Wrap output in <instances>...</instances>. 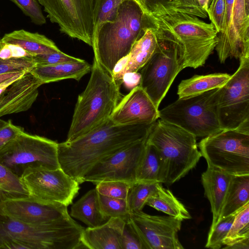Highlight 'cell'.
I'll list each match as a JSON object with an SVG mask.
<instances>
[{
  "label": "cell",
  "mask_w": 249,
  "mask_h": 249,
  "mask_svg": "<svg viewBox=\"0 0 249 249\" xmlns=\"http://www.w3.org/2000/svg\"><path fill=\"white\" fill-rule=\"evenodd\" d=\"M198 5L207 13L208 12L210 0H196Z\"/></svg>",
  "instance_id": "obj_49"
},
{
  "label": "cell",
  "mask_w": 249,
  "mask_h": 249,
  "mask_svg": "<svg viewBox=\"0 0 249 249\" xmlns=\"http://www.w3.org/2000/svg\"><path fill=\"white\" fill-rule=\"evenodd\" d=\"M0 215L31 224L49 222L69 216L67 206L47 203L29 196L0 192Z\"/></svg>",
  "instance_id": "obj_16"
},
{
  "label": "cell",
  "mask_w": 249,
  "mask_h": 249,
  "mask_svg": "<svg viewBox=\"0 0 249 249\" xmlns=\"http://www.w3.org/2000/svg\"><path fill=\"white\" fill-rule=\"evenodd\" d=\"M232 175L217 168L208 165L201 175L205 196L211 206L213 213L210 228L218 222Z\"/></svg>",
  "instance_id": "obj_22"
},
{
  "label": "cell",
  "mask_w": 249,
  "mask_h": 249,
  "mask_svg": "<svg viewBox=\"0 0 249 249\" xmlns=\"http://www.w3.org/2000/svg\"><path fill=\"white\" fill-rule=\"evenodd\" d=\"M158 183L137 181L132 184L126 198L130 213L142 211L148 199L156 191Z\"/></svg>",
  "instance_id": "obj_31"
},
{
  "label": "cell",
  "mask_w": 249,
  "mask_h": 249,
  "mask_svg": "<svg viewBox=\"0 0 249 249\" xmlns=\"http://www.w3.org/2000/svg\"><path fill=\"white\" fill-rule=\"evenodd\" d=\"M143 12H146L155 6L159 4H166L169 1H173L174 0H136Z\"/></svg>",
  "instance_id": "obj_45"
},
{
  "label": "cell",
  "mask_w": 249,
  "mask_h": 249,
  "mask_svg": "<svg viewBox=\"0 0 249 249\" xmlns=\"http://www.w3.org/2000/svg\"><path fill=\"white\" fill-rule=\"evenodd\" d=\"M36 65L49 66L75 61L80 58L68 55L60 50L58 52L37 55L33 57Z\"/></svg>",
  "instance_id": "obj_40"
},
{
  "label": "cell",
  "mask_w": 249,
  "mask_h": 249,
  "mask_svg": "<svg viewBox=\"0 0 249 249\" xmlns=\"http://www.w3.org/2000/svg\"><path fill=\"white\" fill-rule=\"evenodd\" d=\"M122 245V249H147L129 218L126 221L124 228Z\"/></svg>",
  "instance_id": "obj_39"
},
{
  "label": "cell",
  "mask_w": 249,
  "mask_h": 249,
  "mask_svg": "<svg viewBox=\"0 0 249 249\" xmlns=\"http://www.w3.org/2000/svg\"><path fill=\"white\" fill-rule=\"evenodd\" d=\"M22 72L0 74V85Z\"/></svg>",
  "instance_id": "obj_48"
},
{
  "label": "cell",
  "mask_w": 249,
  "mask_h": 249,
  "mask_svg": "<svg viewBox=\"0 0 249 249\" xmlns=\"http://www.w3.org/2000/svg\"><path fill=\"white\" fill-rule=\"evenodd\" d=\"M70 216L93 228L105 223L108 218L102 213L96 189H92L72 204Z\"/></svg>",
  "instance_id": "obj_25"
},
{
  "label": "cell",
  "mask_w": 249,
  "mask_h": 249,
  "mask_svg": "<svg viewBox=\"0 0 249 249\" xmlns=\"http://www.w3.org/2000/svg\"><path fill=\"white\" fill-rule=\"evenodd\" d=\"M15 3L31 21L37 25H42L46 20L38 0H10Z\"/></svg>",
  "instance_id": "obj_38"
},
{
  "label": "cell",
  "mask_w": 249,
  "mask_h": 249,
  "mask_svg": "<svg viewBox=\"0 0 249 249\" xmlns=\"http://www.w3.org/2000/svg\"><path fill=\"white\" fill-rule=\"evenodd\" d=\"M221 88L178 98L159 110V119L178 125L196 137L204 138L216 133L222 130L217 115Z\"/></svg>",
  "instance_id": "obj_7"
},
{
  "label": "cell",
  "mask_w": 249,
  "mask_h": 249,
  "mask_svg": "<svg viewBox=\"0 0 249 249\" xmlns=\"http://www.w3.org/2000/svg\"><path fill=\"white\" fill-rule=\"evenodd\" d=\"M43 84L30 72L25 73L0 95V117L30 109Z\"/></svg>",
  "instance_id": "obj_19"
},
{
  "label": "cell",
  "mask_w": 249,
  "mask_h": 249,
  "mask_svg": "<svg viewBox=\"0 0 249 249\" xmlns=\"http://www.w3.org/2000/svg\"><path fill=\"white\" fill-rule=\"evenodd\" d=\"M198 147L208 165L231 175L249 174V122L204 137Z\"/></svg>",
  "instance_id": "obj_8"
},
{
  "label": "cell",
  "mask_w": 249,
  "mask_h": 249,
  "mask_svg": "<svg viewBox=\"0 0 249 249\" xmlns=\"http://www.w3.org/2000/svg\"><path fill=\"white\" fill-rule=\"evenodd\" d=\"M236 71L221 88L217 115L221 129L249 122V57L239 60Z\"/></svg>",
  "instance_id": "obj_12"
},
{
  "label": "cell",
  "mask_w": 249,
  "mask_h": 249,
  "mask_svg": "<svg viewBox=\"0 0 249 249\" xmlns=\"http://www.w3.org/2000/svg\"><path fill=\"white\" fill-rule=\"evenodd\" d=\"M249 238V202L238 211L233 222L223 240L226 247Z\"/></svg>",
  "instance_id": "obj_32"
},
{
  "label": "cell",
  "mask_w": 249,
  "mask_h": 249,
  "mask_svg": "<svg viewBox=\"0 0 249 249\" xmlns=\"http://www.w3.org/2000/svg\"><path fill=\"white\" fill-rule=\"evenodd\" d=\"M84 229L70 215L38 224L0 215V249H82L80 238Z\"/></svg>",
  "instance_id": "obj_3"
},
{
  "label": "cell",
  "mask_w": 249,
  "mask_h": 249,
  "mask_svg": "<svg viewBox=\"0 0 249 249\" xmlns=\"http://www.w3.org/2000/svg\"><path fill=\"white\" fill-rule=\"evenodd\" d=\"M143 14L145 28L158 40L177 47L183 69L203 66L218 43L212 23L170 5L159 4Z\"/></svg>",
  "instance_id": "obj_1"
},
{
  "label": "cell",
  "mask_w": 249,
  "mask_h": 249,
  "mask_svg": "<svg viewBox=\"0 0 249 249\" xmlns=\"http://www.w3.org/2000/svg\"><path fill=\"white\" fill-rule=\"evenodd\" d=\"M38 0L61 33L92 47L94 0Z\"/></svg>",
  "instance_id": "obj_13"
},
{
  "label": "cell",
  "mask_w": 249,
  "mask_h": 249,
  "mask_svg": "<svg viewBox=\"0 0 249 249\" xmlns=\"http://www.w3.org/2000/svg\"><path fill=\"white\" fill-rule=\"evenodd\" d=\"M25 73L22 72L12 77L0 85V95L2 94L14 82L21 78Z\"/></svg>",
  "instance_id": "obj_46"
},
{
  "label": "cell",
  "mask_w": 249,
  "mask_h": 249,
  "mask_svg": "<svg viewBox=\"0 0 249 249\" xmlns=\"http://www.w3.org/2000/svg\"><path fill=\"white\" fill-rule=\"evenodd\" d=\"M20 178L29 196L47 203L72 204L78 195L79 183L61 168L38 165L26 169Z\"/></svg>",
  "instance_id": "obj_10"
},
{
  "label": "cell",
  "mask_w": 249,
  "mask_h": 249,
  "mask_svg": "<svg viewBox=\"0 0 249 249\" xmlns=\"http://www.w3.org/2000/svg\"><path fill=\"white\" fill-rule=\"evenodd\" d=\"M146 205L181 221L191 218L189 212L168 189L158 183L156 191L148 199Z\"/></svg>",
  "instance_id": "obj_28"
},
{
  "label": "cell",
  "mask_w": 249,
  "mask_h": 249,
  "mask_svg": "<svg viewBox=\"0 0 249 249\" xmlns=\"http://www.w3.org/2000/svg\"><path fill=\"white\" fill-rule=\"evenodd\" d=\"M3 43L17 45L32 56L58 52L54 42L44 35L23 29L6 34L1 39Z\"/></svg>",
  "instance_id": "obj_24"
},
{
  "label": "cell",
  "mask_w": 249,
  "mask_h": 249,
  "mask_svg": "<svg viewBox=\"0 0 249 249\" xmlns=\"http://www.w3.org/2000/svg\"><path fill=\"white\" fill-rule=\"evenodd\" d=\"M88 85L79 95L66 141L74 140L110 118L119 103L120 86L94 59Z\"/></svg>",
  "instance_id": "obj_4"
},
{
  "label": "cell",
  "mask_w": 249,
  "mask_h": 249,
  "mask_svg": "<svg viewBox=\"0 0 249 249\" xmlns=\"http://www.w3.org/2000/svg\"><path fill=\"white\" fill-rule=\"evenodd\" d=\"M245 5L247 10L249 11V0H245Z\"/></svg>",
  "instance_id": "obj_50"
},
{
  "label": "cell",
  "mask_w": 249,
  "mask_h": 249,
  "mask_svg": "<svg viewBox=\"0 0 249 249\" xmlns=\"http://www.w3.org/2000/svg\"><path fill=\"white\" fill-rule=\"evenodd\" d=\"M24 131L23 128L14 125L10 120L6 121L0 119V150Z\"/></svg>",
  "instance_id": "obj_42"
},
{
  "label": "cell",
  "mask_w": 249,
  "mask_h": 249,
  "mask_svg": "<svg viewBox=\"0 0 249 249\" xmlns=\"http://www.w3.org/2000/svg\"><path fill=\"white\" fill-rule=\"evenodd\" d=\"M154 123L119 125L109 118L87 134L58 144L60 168L79 184L97 162L139 141L146 140Z\"/></svg>",
  "instance_id": "obj_2"
},
{
  "label": "cell",
  "mask_w": 249,
  "mask_h": 249,
  "mask_svg": "<svg viewBox=\"0 0 249 249\" xmlns=\"http://www.w3.org/2000/svg\"><path fill=\"white\" fill-rule=\"evenodd\" d=\"M141 79L140 72H132L124 74L123 77L122 82L124 86L131 90L139 86Z\"/></svg>",
  "instance_id": "obj_44"
},
{
  "label": "cell",
  "mask_w": 249,
  "mask_h": 249,
  "mask_svg": "<svg viewBox=\"0 0 249 249\" xmlns=\"http://www.w3.org/2000/svg\"><path fill=\"white\" fill-rule=\"evenodd\" d=\"M211 0H210V1H209V3L211 1Z\"/></svg>",
  "instance_id": "obj_52"
},
{
  "label": "cell",
  "mask_w": 249,
  "mask_h": 249,
  "mask_svg": "<svg viewBox=\"0 0 249 249\" xmlns=\"http://www.w3.org/2000/svg\"><path fill=\"white\" fill-rule=\"evenodd\" d=\"M231 75L214 73L207 75H195L182 80L178 86V98L195 96L223 87Z\"/></svg>",
  "instance_id": "obj_26"
},
{
  "label": "cell",
  "mask_w": 249,
  "mask_h": 249,
  "mask_svg": "<svg viewBox=\"0 0 249 249\" xmlns=\"http://www.w3.org/2000/svg\"><path fill=\"white\" fill-rule=\"evenodd\" d=\"M146 141L137 142L100 160L86 173L82 183L88 181L95 184L110 180L136 182Z\"/></svg>",
  "instance_id": "obj_15"
},
{
  "label": "cell",
  "mask_w": 249,
  "mask_h": 249,
  "mask_svg": "<svg viewBox=\"0 0 249 249\" xmlns=\"http://www.w3.org/2000/svg\"><path fill=\"white\" fill-rule=\"evenodd\" d=\"M158 45L159 40L154 33L150 28H146L128 54L115 65L112 76L116 84L120 87L124 74L139 71L155 53Z\"/></svg>",
  "instance_id": "obj_20"
},
{
  "label": "cell",
  "mask_w": 249,
  "mask_h": 249,
  "mask_svg": "<svg viewBox=\"0 0 249 249\" xmlns=\"http://www.w3.org/2000/svg\"><path fill=\"white\" fill-rule=\"evenodd\" d=\"M137 181L161 183V163L160 158L155 147L147 142L137 171Z\"/></svg>",
  "instance_id": "obj_29"
},
{
  "label": "cell",
  "mask_w": 249,
  "mask_h": 249,
  "mask_svg": "<svg viewBox=\"0 0 249 249\" xmlns=\"http://www.w3.org/2000/svg\"><path fill=\"white\" fill-rule=\"evenodd\" d=\"M196 137L174 124L158 119L147 142L157 150L161 163V183L171 184L194 168L200 159Z\"/></svg>",
  "instance_id": "obj_6"
},
{
  "label": "cell",
  "mask_w": 249,
  "mask_h": 249,
  "mask_svg": "<svg viewBox=\"0 0 249 249\" xmlns=\"http://www.w3.org/2000/svg\"><path fill=\"white\" fill-rule=\"evenodd\" d=\"M196 2H197V0H195Z\"/></svg>",
  "instance_id": "obj_53"
},
{
  "label": "cell",
  "mask_w": 249,
  "mask_h": 249,
  "mask_svg": "<svg viewBox=\"0 0 249 249\" xmlns=\"http://www.w3.org/2000/svg\"><path fill=\"white\" fill-rule=\"evenodd\" d=\"M35 66L33 57L0 59V74L30 72Z\"/></svg>",
  "instance_id": "obj_37"
},
{
  "label": "cell",
  "mask_w": 249,
  "mask_h": 249,
  "mask_svg": "<svg viewBox=\"0 0 249 249\" xmlns=\"http://www.w3.org/2000/svg\"><path fill=\"white\" fill-rule=\"evenodd\" d=\"M1 42H2V41L1 40V39H0V45L1 44Z\"/></svg>",
  "instance_id": "obj_51"
},
{
  "label": "cell",
  "mask_w": 249,
  "mask_h": 249,
  "mask_svg": "<svg viewBox=\"0 0 249 249\" xmlns=\"http://www.w3.org/2000/svg\"><path fill=\"white\" fill-rule=\"evenodd\" d=\"M0 192L17 196H29L20 177L0 162Z\"/></svg>",
  "instance_id": "obj_33"
},
{
  "label": "cell",
  "mask_w": 249,
  "mask_h": 249,
  "mask_svg": "<svg viewBox=\"0 0 249 249\" xmlns=\"http://www.w3.org/2000/svg\"><path fill=\"white\" fill-rule=\"evenodd\" d=\"M129 220L147 249H182L178 233L181 220L170 216L152 215L142 211L130 213Z\"/></svg>",
  "instance_id": "obj_17"
},
{
  "label": "cell",
  "mask_w": 249,
  "mask_h": 249,
  "mask_svg": "<svg viewBox=\"0 0 249 249\" xmlns=\"http://www.w3.org/2000/svg\"><path fill=\"white\" fill-rule=\"evenodd\" d=\"M126 221L109 217L99 226L85 228L80 238L82 249H122V237Z\"/></svg>",
  "instance_id": "obj_21"
},
{
  "label": "cell",
  "mask_w": 249,
  "mask_h": 249,
  "mask_svg": "<svg viewBox=\"0 0 249 249\" xmlns=\"http://www.w3.org/2000/svg\"><path fill=\"white\" fill-rule=\"evenodd\" d=\"M224 248L231 249H249V238L238 241L231 246L225 247Z\"/></svg>",
  "instance_id": "obj_47"
},
{
  "label": "cell",
  "mask_w": 249,
  "mask_h": 249,
  "mask_svg": "<svg viewBox=\"0 0 249 249\" xmlns=\"http://www.w3.org/2000/svg\"><path fill=\"white\" fill-rule=\"evenodd\" d=\"M124 0H94L92 41L102 24L114 20L120 5Z\"/></svg>",
  "instance_id": "obj_30"
},
{
  "label": "cell",
  "mask_w": 249,
  "mask_h": 249,
  "mask_svg": "<svg viewBox=\"0 0 249 249\" xmlns=\"http://www.w3.org/2000/svg\"><path fill=\"white\" fill-rule=\"evenodd\" d=\"M225 9V0H212L209 4L207 15L218 34L222 29Z\"/></svg>",
  "instance_id": "obj_41"
},
{
  "label": "cell",
  "mask_w": 249,
  "mask_h": 249,
  "mask_svg": "<svg viewBox=\"0 0 249 249\" xmlns=\"http://www.w3.org/2000/svg\"><path fill=\"white\" fill-rule=\"evenodd\" d=\"M215 47L219 60L249 57V11L245 0H225L222 27Z\"/></svg>",
  "instance_id": "obj_14"
},
{
  "label": "cell",
  "mask_w": 249,
  "mask_h": 249,
  "mask_svg": "<svg viewBox=\"0 0 249 249\" xmlns=\"http://www.w3.org/2000/svg\"><path fill=\"white\" fill-rule=\"evenodd\" d=\"M110 119L119 125L151 124L159 119V110L138 86L118 103Z\"/></svg>",
  "instance_id": "obj_18"
},
{
  "label": "cell",
  "mask_w": 249,
  "mask_h": 249,
  "mask_svg": "<svg viewBox=\"0 0 249 249\" xmlns=\"http://www.w3.org/2000/svg\"><path fill=\"white\" fill-rule=\"evenodd\" d=\"M33 57L22 48L15 45L1 42L0 45V59Z\"/></svg>",
  "instance_id": "obj_43"
},
{
  "label": "cell",
  "mask_w": 249,
  "mask_h": 249,
  "mask_svg": "<svg viewBox=\"0 0 249 249\" xmlns=\"http://www.w3.org/2000/svg\"><path fill=\"white\" fill-rule=\"evenodd\" d=\"M237 213L220 219L214 227L210 228L205 246L206 248L213 249L221 248L223 245V240L228 233Z\"/></svg>",
  "instance_id": "obj_35"
},
{
  "label": "cell",
  "mask_w": 249,
  "mask_h": 249,
  "mask_svg": "<svg viewBox=\"0 0 249 249\" xmlns=\"http://www.w3.org/2000/svg\"><path fill=\"white\" fill-rule=\"evenodd\" d=\"M100 208L103 214L107 218L119 217L127 220L130 212L126 199L116 198L98 194Z\"/></svg>",
  "instance_id": "obj_34"
},
{
  "label": "cell",
  "mask_w": 249,
  "mask_h": 249,
  "mask_svg": "<svg viewBox=\"0 0 249 249\" xmlns=\"http://www.w3.org/2000/svg\"><path fill=\"white\" fill-rule=\"evenodd\" d=\"M133 183L120 180L104 181L95 183L98 193L108 197L126 199Z\"/></svg>",
  "instance_id": "obj_36"
},
{
  "label": "cell",
  "mask_w": 249,
  "mask_h": 249,
  "mask_svg": "<svg viewBox=\"0 0 249 249\" xmlns=\"http://www.w3.org/2000/svg\"><path fill=\"white\" fill-rule=\"evenodd\" d=\"M183 69L177 47L159 40L157 50L140 70L139 86L159 108L177 75Z\"/></svg>",
  "instance_id": "obj_11"
},
{
  "label": "cell",
  "mask_w": 249,
  "mask_h": 249,
  "mask_svg": "<svg viewBox=\"0 0 249 249\" xmlns=\"http://www.w3.org/2000/svg\"><path fill=\"white\" fill-rule=\"evenodd\" d=\"M58 144L48 138L24 131L0 150V162L19 177L26 169L34 166L60 168Z\"/></svg>",
  "instance_id": "obj_9"
},
{
  "label": "cell",
  "mask_w": 249,
  "mask_h": 249,
  "mask_svg": "<svg viewBox=\"0 0 249 249\" xmlns=\"http://www.w3.org/2000/svg\"><path fill=\"white\" fill-rule=\"evenodd\" d=\"M145 29L143 12L137 1L124 0L114 20L99 28L92 41L94 59L112 75L116 64L128 54Z\"/></svg>",
  "instance_id": "obj_5"
},
{
  "label": "cell",
  "mask_w": 249,
  "mask_h": 249,
  "mask_svg": "<svg viewBox=\"0 0 249 249\" xmlns=\"http://www.w3.org/2000/svg\"><path fill=\"white\" fill-rule=\"evenodd\" d=\"M91 68L87 62L79 59L77 61L54 65H36L30 72L44 84L68 79L79 81Z\"/></svg>",
  "instance_id": "obj_23"
},
{
  "label": "cell",
  "mask_w": 249,
  "mask_h": 249,
  "mask_svg": "<svg viewBox=\"0 0 249 249\" xmlns=\"http://www.w3.org/2000/svg\"><path fill=\"white\" fill-rule=\"evenodd\" d=\"M249 202V174L232 175L218 221L237 213Z\"/></svg>",
  "instance_id": "obj_27"
}]
</instances>
